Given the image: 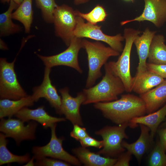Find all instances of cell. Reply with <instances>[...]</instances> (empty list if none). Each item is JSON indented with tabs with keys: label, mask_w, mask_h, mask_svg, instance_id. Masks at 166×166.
<instances>
[{
	"label": "cell",
	"mask_w": 166,
	"mask_h": 166,
	"mask_svg": "<svg viewBox=\"0 0 166 166\" xmlns=\"http://www.w3.org/2000/svg\"><path fill=\"white\" fill-rule=\"evenodd\" d=\"M104 67L105 75L100 81L83 89L86 97L83 105L114 101L125 91L123 82L113 71L109 61L104 65Z\"/></svg>",
	"instance_id": "7a4b0ae2"
},
{
	"label": "cell",
	"mask_w": 166,
	"mask_h": 166,
	"mask_svg": "<svg viewBox=\"0 0 166 166\" xmlns=\"http://www.w3.org/2000/svg\"><path fill=\"white\" fill-rule=\"evenodd\" d=\"M2 132L0 133V165L13 163L22 164L27 163L30 159L29 154L19 156L15 155L8 149V141Z\"/></svg>",
	"instance_id": "484cf974"
},
{
	"label": "cell",
	"mask_w": 166,
	"mask_h": 166,
	"mask_svg": "<svg viewBox=\"0 0 166 166\" xmlns=\"http://www.w3.org/2000/svg\"><path fill=\"white\" fill-rule=\"evenodd\" d=\"M0 48L1 49L3 50L8 49L7 46L3 40L1 38H0Z\"/></svg>",
	"instance_id": "d590c367"
},
{
	"label": "cell",
	"mask_w": 166,
	"mask_h": 166,
	"mask_svg": "<svg viewBox=\"0 0 166 166\" xmlns=\"http://www.w3.org/2000/svg\"><path fill=\"white\" fill-rule=\"evenodd\" d=\"M93 106L105 118L118 125L128 124L129 125L133 119L146 113L142 99L140 96L129 93L121 95L119 99L114 101L94 103Z\"/></svg>",
	"instance_id": "6da1fadb"
},
{
	"label": "cell",
	"mask_w": 166,
	"mask_h": 166,
	"mask_svg": "<svg viewBox=\"0 0 166 166\" xmlns=\"http://www.w3.org/2000/svg\"><path fill=\"white\" fill-rule=\"evenodd\" d=\"M156 31H151L146 28L141 36H137L133 42L139 59L136 73H140L147 70L146 61L152 41Z\"/></svg>",
	"instance_id": "2e32d148"
},
{
	"label": "cell",
	"mask_w": 166,
	"mask_h": 166,
	"mask_svg": "<svg viewBox=\"0 0 166 166\" xmlns=\"http://www.w3.org/2000/svg\"><path fill=\"white\" fill-rule=\"evenodd\" d=\"M24 123L18 118L1 119L0 131L6 138L14 139L18 145L23 141L34 140L38 123L33 121L26 125Z\"/></svg>",
	"instance_id": "8fae6325"
},
{
	"label": "cell",
	"mask_w": 166,
	"mask_h": 166,
	"mask_svg": "<svg viewBox=\"0 0 166 166\" xmlns=\"http://www.w3.org/2000/svg\"><path fill=\"white\" fill-rule=\"evenodd\" d=\"M33 0H23L16 10L12 13L13 19L20 22L24 26L26 33H29L33 19Z\"/></svg>",
	"instance_id": "d4e9b609"
},
{
	"label": "cell",
	"mask_w": 166,
	"mask_h": 166,
	"mask_svg": "<svg viewBox=\"0 0 166 166\" xmlns=\"http://www.w3.org/2000/svg\"><path fill=\"white\" fill-rule=\"evenodd\" d=\"M132 154L128 151L123 152L120 154L117 159L114 166L129 165V162L132 158Z\"/></svg>",
	"instance_id": "836d02e7"
},
{
	"label": "cell",
	"mask_w": 166,
	"mask_h": 166,
	"mask_svg": "<svg viewBox=\"0 0 166 166\" xmlns=\"http://www.w3.org/2000/svg\"><path fill=\"white\" fill-rule=\"evenodd\" d=\"M166 116V104L161 108L147 115L136 117L131 121L129 126L132 128L136 127L138 124H142L147 126L150 131L151 139L153 138L160 124Z\"/></svg>",
	"instance_id": "44dd1931"
},
{
	"label": "cell",
	"mask_w": 166,
	"mask_h": 166,
	"mask_svg": "<svg viewBox=\"0 0 166 166\" xmlns=\"http://www.w3.org/2000/svg\"><path fill=\"white\" fill-rule=\"evenodd\" d=\"M35 101L32 95H28L18 100L7 99L0 100V118H11L24 107L34 105Z\"/></svg>",
	"instance_id": "7402d4cb"
},
{
	"label": "cell",
	"mask_w": 166,
	"mask_h": 166,
	"mask_svg": "<svg viewBox=\"0 0 166 166\" xmlns=\"http://www.w3.org/2000/svg\"><path fill=\"white\" fill-rule=\"evenodd\" d=\"M11 1H14L19 6L23 0H1V2L2 3H10Z\"/></svg>",
	"instance_id": "8d00e7d4"
},
{
	"label": "cell",
	"mask_w": 166,
	"mask_h": 166,
	"mask_svg": "<svg viewBox=\"0 0 166 166\" xmlns=\"http://www.w3.org/2000/svg\"><path fill=\"white\" fill-rule=\"evenodd\" d=\"M76 20V26L73 33L74 36L103 42L115 50L120 53L122 51L124 47L122 42L124 40V38L121 34L113 36L109 35L102 32L101 26L85 22L83 18L77 15Z\"/></svg>",
	"instance_id": "52a82bcc"
},
{
	"label": "cell",
	"mask_w": 166,
	"mask_h": 166,
	"mask_svg": "<svg viewBox=\"0 0 166 166\" xmlns=\"http://www.w3.org/2000/svg\"><path fill=\"white\" fill-rule=\"evenodd\" d=\"M57 123L51 128V136L49 142L46 145L34 147L32 152L35 157H49L67 162L75 165L81 163L77 158L64 149L62 147L64 137H57L56 134Z\"/></svg>",
	"instance_id": "30bf717a"
},
{
	"label": "cell",
	"mask_w": 166,
	"mask_h": 166,
	"mask_svg": "<svg viewBox=\"0 0 166 166\" xmlns=\"http://www.w3.org/2000/svg\"><path fill=\"white\" fill-rule=\"evenodd\" d=\"M36 6L41 11L43 18L48 24L53 23V13L57 5L55 0H35Z\"/></svg>",
	"instance_id": "83f0119b"
},
{
	"label": "cell",
	"mask_w": 166,
	"mask_h": 166,
	"mask_svg": "<svg viewBox=\"0 0 166 166\" xmlns=\"http://www.w3.org/2000/svg\"><path fill=\"white\" fill-rule=\"evenodd\" d=\"M51 69L45 67L42 82L40 85L33 88L32 96L35 102L40 98H45L55 109L56 113L61 115V98L52 83L50 77Z\"/></svg>",
	"instance_id": "5bb4252c"
},
{
	"label": "cell",
	"mask_w": 166,
	"mask_h": 166,
	"mask_svg": "<svg viewBox=\"0 0 166 166\" xmlns=\"http://www.w3.org/2000/svg\"><path fill=\"white\" fill-rule=\"evenodd\" d=\"M76 12L77 15L93 25H96L98 22L104 21L108 15L104 7L100 5H96L88 13H82L77 10H76Z\"/></svg>",
	"instance_id": "4316f807"
},
{
	"label": "cell",
	"mask_w": 166,
	"mask_h": 166,
	"mask_svg": "<svg viewBox=\"0 0 166 166\" xmlns=\"http://www.w3.org/2000/svg\"><path fill=\"white\" fill-rule=\"evenodd\" d=\"M82 39L74 36L71 39L68 47L59 53L50 56H45L37 54L45 67L51 68L60 65L71 67L81 74L83 70L79 64L78 55L80 50L83 48Z\"/></svg>",
	"instance_id": "9c48e42d"
},
{
	"label": "cell",
	"mask_w": 166,
	"mask_h": 166,
	"mask_svg": "<svg viewBox=\"0 0 166 166\" xmlns=\"http://www.w3.org/2000/svg\"><path fill=\"white\" fill-rule=\"evenodd\" d=\"M124 0L125 1H127V2H133L134 1V0Z\"/></svg>",
	"instance_id": "60d3db41"
},
{
	"label": "cell",
	"mask_w": 166,
	"mask_h": 166,
	"mask_svg": "<svg viewBox=\"0 0 166 166\" xmlns=\"http://www.w3.org/2000/svg\"><path fill=\"white\" fill-rule=\"evenodd\" d=\"M144 8L142 14L130 20L121 22V26L129 22L148 21L156 27H162L166 22V0H143Z\"/></svg>",
	"instance_id": "7c38bea8"
},
{
	"label": "cell",
	"mask_w": 166,
	"mask_h": 166,
	"mask_svg": "<svg viewBox=\"0 0 166 166\" xmlns=\"http://www.w3.org/2000/svg\"><path fill=\"white\" fill-rule=\"evenodd\" d=\"M165 79L147 70L133 77L132 91L140 95L144 94L156 86Z\"/></svg>",
	"instance_id": "ac0fdd59"
},
{
	"label": "cell",
	"mask_w": 166,
	"mask_h": 166,
	"mask_svg": "<svg viewBox=\"0 0 166 166\" xmlns=\"http://www.w3.org/2000/svg\"><path fill=\"white\" fill-rule=\"evenodd\" d=\"M35 157L34 156L30 160L27 162L24 166H35V163L34 162V160Z\"/></svg>",
	"instance_id": "f35d334b"
},
{
	"label": "cell",
	"mask_w": 166,
	"mask_h": 166,
	"mask_svg": "<svg viewBox=\"0 0 166 166\" xmlns=\"http://www.w3.org/2000/svg\"><path fill=\"white\" fill-rule=\"evenodd\" d=\"M25 122L33 121L39 123L45 129L50 128L57 122L65 121L66 118L52 116L45 110L43 106L35 109H30L24 107L14 115Z\"/></svg>",
	"instance_id": "9a60e30c"
},
{
	"label": "cell",
	"mask_w": 166,
	"mask_h": 166,
	"mask_svg": "<svg viewBox=\"0 0 166 166\" xmlns=\"http://www.w3.org/2000/svg\"><path fill=\"white\" fill-rule=\"evenodd\" d=\"M7 10L0 14V36L6 37L21 31L22 28L18 25L14 23L12 19L13 11L19 5L13 1L10 2Z\"/></svg>",
	"instance_id": "cb8c5ba5"
},
{
	"label": "cell",
	"mask_w": 166,
	"mask_h": 166,
	"mask_svg": "<svg viewBox=\"0 0 166 166\" xmlns=\"http://www.w3.org/2000/svg\"><path fill=\"white\" fill-rule=\"evenodd\" d=\"M164 36L155 35L153 37L149 49L148 62L155 64H166V45Z\"/></svg>",
	"instance_id": "603a6c76"
},
{
	"label": "cell",
	"mask_w": 166,
	"mask_h": 166,
	"mask_svg": "<svg viewBox=\"0 0 166 166\" xmlns=\"http://www.w3.org/2000/svg\"><path fill=\"white\" fill-rule=\"evenodd\" d=\"M128 124L115 126H106L95 132V134L100 136L104 142L102 148L97 153L106 157L118 156L125 150L121 145L124 139L128 136L125 132Z\"/></svg>",
	"instance_id": "8992f818"
},
{
	"label": "cell",
	"mask_w": 166,
	"mask_h": 166,
	"mask_svg": "<svg viewBox=\"0 0 166 166\" xmlns=\"http://www.w3.org/2000/svg\"><path fill=\"white\" fill-rule=\"evenodd\" d=\"M89 1V0H74V2L75 4L79 5L86 3Z\"/></svg>",
	"instance_id": "74e56055"
},
{
	"label": "cell",
	"mask_w": 166,
	"mask_h": 166,
	"mask_svg": "<svg viewBox=\"0 0 166 166\" xmlns=\"http://www.w3.org/2000/svg\"><path fill=\"white\" fill-rule=\"evenodd\" d=\"M157 132L159 137V142L166 150V128H160Z\"/></svg>",
	"instance_id": "e575fe53"
},
{
	"label": "cell",
	"mask_w": 166,
	"mask_h": 166,
	"mask_svg": "<svg viewBox=\"0 0 166 166\" xmlns=\"http://www.w3.org/2000/svg\"><path fill=\"white\" fill-rule=\"evenodd\" d=\"M139 124L141 133L137 140L131 144L125 141H122L121 143L122 147L133 155L138 162H140L142 157L148 150L153 141L149 133V128L144 124Z\"/></svg>",
	"instance_id": "e0dca14e"
},
{
	"label": "cell",
	"mask_w": 166,
	"mask_h": 166,
	"mask_svg": "<svg viewBox=\"0 0 166 166\" xmlns=\"http://www.w3.org/2000/svg\"><path fill=\"white\" fill-rule=\"evenodd\" d=\"M61 98V111L65 118L73 124L83 125V122L80 112V107L85 101L86 97L84 93H78L75 97L69 93V89L65 87L59 90Z\"/></svg>",
	"instance_id": "4fadbf2b"
},
{
	"label": "cell",
	"mask_w": 166,
	"mask_h": 166,
	"mask_svg": "<svg viewBox=\"0 0 166 166\" xmlns=\"http://www.w3.org/2000/svg\"><path fill=\"white\" fill-rule=\"evenodd\" d=\"M166 128V121L161 125L160 126V128Z\"/></svg>",
	"instance_id": "ab89813d"
},
{
	"label": "cell",
	"mask_w": 166,
	"mask_h": 166,
	"mask_svg": "<svg viewBox=\"0 0 166 166\" xmlns=\"http://www.w3.org/2000/svg\"><path fill=\"white\" fill-rule=\"evenodd\" d=\"M166 150L158 142L150 153L148 164L150 166H166Z\"/></svg>",
	"instance_id": "f1b7e54d"
},
{
	"label": "cell",
	"mask_w": 166,
	"mask_h": 166,
	"mask_svg": "<svg viewBox=\"0 0 166 166\" xmlns=\"http://www.w3.org/2000/svg\"><path fill=\"white\" fill-rule=\"evenodd\" d=\"M147 69L164 79H166V64L147 63Z\"/></svg>",
	"instance_id": "1f68e13d"
},
{
	"label": "cell",
	"mask_w": 166,
	"mask_h": 166,
	"mask_svg": "<svg viewBox=\"0 0 166 166\" xmlns=\"http://www.w3.org/2000/svg\"><path fill=\"white\" fill-rule=\"evenodd\" d=\"M72 151L80 162L85 166H113L117 161L116 158L102 156L82 146L73 148Z\"/></svg>",
	"instance_id": "ffe728a7"
},
{
	"label": "cell",
	"mask_w": 166,
	"mask_h": 166,
	"mask_svg": "<svg viewBox=\"0 0 166 166\" xmlns=\"http://www.w3.org/2000/svg\"><path fill=\"white\" fill-rule=\"evenodd\" d=\"M77 16L76 10L64 4L57 5L54 10L53 23L55 35L61 38L68 46L74 36Z\"/></svg>",
	"instance_id": "ba28073f"
},
{
	"label": "cell",
	"mask_w": 166,
	"mask_h": 166,
	"mask_svg": "<svg viewBox=\"0 0 166 166\" xmlns=\"http://www.w3.org/2000/svg\"><path fill=\"white\" fill-rule=\"evenodd\" d=\"M35 166H69V163L61 160L47 157H35Z\"/></svg>",
	"instance_id": "f546056e"
},
{
	"label": "cell",
	"mask_w": 166,
	"mask_h": 166,
	"mask_svg": "<svg viewBox=\"0 0 166 166\" xmlns=\"http://www.w3.org/2000/svg\"><path fill=\"white\" fill-rule=\"evenodd\" d=\"M141 32L130 28H125L124 30L125 45L122 53L117 60L110 61L112 67L116 74L123 82L125 92H131L132 77L130 72V55L132 45L136 37Z\"/></svg>",
	"instance_id": "277c9868"
},
{
	"label": "cell",
	"mask_w": 166,
	"mask_h": 166,
	"mask_svg": "<svg viewBox=\"0 0 166 166\" xmlns=\"http://www.w3.org/2000/svg\"><path fill=\"white\" fill-rule=\"evenodd\" d=\"M79 141L81 146L85 148L93 147L101 149L103 148L104 145V142L103 140L101 141L97 140L89 135Z\"/></svg>",
	"instance_id": "4dcf8cb0"
},
{
	"label": "cell",
	"mask_w": 166,
	"mask_h": 166,
	"mask_svg": "<svg viewBox=\"0 0 166 166\" xmlns=\"http://www.w3.org/2000/svg\"><path fill=\"white\" fill-rule=\"evenodd\" d=\"M140 97L145 104L148 114L158 110L166 102V79Z\"/></svg>",
	"instance_id": "d6986e66"
},
{
	"label": "cell",
	"mask_w": 166,
	"mask_h": 166,
	"mask_svg": "<svg viewBox=\"0 0 166 166\" xmlns=\"http://www.w3.org/2000/svg\"><path fill=\"white\" fill-rule=\"evenodd\" d=\"M89 135L85 128L77 124L73 125V128L70 133V136L78 141Z\"/></svg>",
	"instance_id": "d6a6232c"
},
{
	"label": "cell",
	"mask_w": 166,
	"mask_h": 166,
	"mask_svg": "<svg viewBox=\"0 0 166 166\" xmlns=\"http://www.w3.org/2000/svg\"><path fill=\"white\" fill-rule=\"evenodd\" d=\"M15 57L8 62L5 58L0 59V97L1 99H19L27 96L19 83L14 68Z\"/></svg>",
	"instance_id": "5b68a950"
},
{
	"label": "cell",
	"mask_w": 166,
	"mask_h": 166,
	"mask_svg": "<svg viewBox=\"0 0 166 166\" xmlns=\"http://www.w3.org/2000/svg\"><path fill=\"white\" fill-rule=\"evenodd\" d=\"M83 48L87 56L89 71L85 88L94 85L102 76L101 69L111 57L119 56L120 53L110 46L107 47L99 41L91 42L82 39Z\"/></svg>",
	"instance_id": "3957f363"
}]
</instances>
